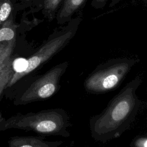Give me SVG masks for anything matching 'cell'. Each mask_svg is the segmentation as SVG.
I'll use <instances>...</instances> for the list:
<instances>
[{"instance_id":"cell-3","label":"cell","mask_w":147,"mask_h":147,"mask_svg":"<svg viewBox=\"0 0 147 147\" xmlns=\"http://www.w3.org/2000/svg\"><path fill=\"white\" fill-rule=\"evenodd\" d=\"M136 63L135 59L124 57L111 59L98 65L84 80L85 90L99 94L116 89Z\"/></svg>"},{"instance_id":"cell-14","label":"cell","mask_w":147,"mask_h":147,"mask_svg":"<svg viewBox=\"0 0 147 147\" xmlns=\"http://www.w3.org/2000/svg\"><path fill=\"white\" fill-rule=\"evenodd\" d=\"M97 2H100V3H102V2H103L104 1H105L106 0H95Z\"/></svg>"},{"instance_id":"cell-4","label":"cell","mask_w":147,"mask_h":147,"mask_svg":"<svg viewBox=\"0 0 147 147\" xmlns=\"http://www.w3.org/2000/svg\"><path fill=\"white\" fill-rule=\"evenodd\" d=\"M79 24L80 20L78 18L72 20L62 30L50 36L48 40L26 60V68L22 71L15 72L13 74L7 88L14 86L21 79L41 67L63 49L75 36Z\"/></svg>"},{"instance_id":"cell-12","label":"cell","mask_w":147,"mask_h":147,"mask_svg":"<svg viewBox=\"0 0 147 147\" xmlns=\"http://www.w3.org/2000/svg\"><path fill=\"white\" fill-rule=\"evenodd\" d=\"M12 10L10 0H0V24L1 26L8 19Z\"/></svg>"},{"instance_id":"cell-9","label":"cell","mask_w":147,"mask_h":147,"mask_svg":"<svg viewBox=\"0 0 147 147\" xmlns=\"http://www.w3.org/2000/svg\"><path fill=\"white\" fill-rule=\"evenodd\" d=\"M16 45V38L0 42V72L7 60L12 56Z\"/></svg>"},{"instance_id":"cell-8","label":"cell","mask_w":147,"mask_h":147,"mask_svg":"<svg viewBox=\"0 0 147 147\" xmlns=\"http://www.w3.org/2000/svg\"><path fill=\"white\" fill-rule=\"evenodd\" d=\"M14 59L12 56L7 60L0 72V99L4 90H6L7 85L15 72L13 67Z\"/></svg>"},{"instance_id":"cell-17","label":"cell","mask_w":147,"mask_h":147,"mask_svg":"<svg viewBox=\"0 0 147 147\" xmlns=\"http://www.w3.org/2000/svg\"><path fill=\"white\" fill-rule=\"evenodd\" d=\"M26 1H29V0H26Z\"/></svg>"},{"instance_id":"cell-11","label":"cell","mask_w":147,"mask_h":147,"mask_svg":"<svg viewBox=\"0 0 147 147\" xmlns=\"http://www.w3.org/2000/svg\"><path fill=\"white\" fill-rule=\"evenodd\" d=\"M63 0H44V10L46 16L52 20L54 18L55 12Z\"/></svg>"},{"instance_id":"cell-13","label":"cell","mask_w":147,"mask_h":147,"mask_svg":"<svg viewBox=\"0 0 147 147\" xmlns=\"http://www.w3.org/2000/svg\"><path fill=\"white\" fill-rule=\"evenodd\" d=\"M130 147H147V137L145 135L137 136L134 138Z\"/></svg>"},{"instance_id":"cell-5","label":"cell","mask_w":147,"mask_h":147,"mask_svg":"<svg viewBox=\"0 0 147 147\" xmlns=\"http://www.w3.org/2000/svg\"><path fill=\"white\" fill-rule=\"evenodd\" d=\"M68 65V61H64L55 65L45 74L37 77L17 92L14 97V105H25L47 100L52 97L59 91L61 78L65 72Z\"/></svg>"},{"instance_id":"cell-18","label":"cell","mask_w":147,"mask_h":147,"mask_svg":"<svg viewBox=\"0 0 147 147\" xmlns=\"http://www.w3.org/2000/svg\"><path fill=\"white\" fill-rule=\"evenodd\" d=\"M1 26V24H0V26Z\"/></svg>"},{"instance_id":"cell-6","label":"cell","mask_w":147,"mask_h":147,"mask_svg":"<svg viewBox=\"0 0 147 147\" xmlns=\"http://www.w3.org/2000/svg\"><path fill=\"white\" fill-rule=\"evenodd\" d=\"M62 141H47L45 136H14L7 141V147H59Z\"/></svg>"},{"instance_id":"cell-2","label":"cell","mask_w":147,"mask_h":147,"mask_svg":"<svg viewBox=\"0 0 147 147\" xmlns=\"http://www.w3.org/2000/svg\"><path fill=\"white\" fill-rule=\"evenodd\" d=\"M70 118L61 108L49 109L37 112L17 114L0 119V131L20 129L33 131L43 136L69 137Z\"/></svg>"},{"instance_id":"cell-10","label":"cell","mask_w":147,"mask_h":147,"mask_svg":"<svg viewBox=\"0 0 147 147\" xmlns=\"http://www.w3.org/2000/svg\"><path fill=\"white\" fill-rule=\"evenodd\" d=\"M16 26L14 24L12 19L4 22L0 28V42L9 41L16 38Z\"/></svg>"},{"instance_id":"cell-1","label":"cell","mask_w":147,"mask_h":147,"mask_svg":"<svg viewBox=\"0 0 147 147\" xmlns=\"http://www.w3.org/2000/svg\"><path fill=\"white\" fill-rule=\"evenodd\" d=\"M137 75L120 90L99 114L89 120L91 137L105 144L120 137L131 127L142 108L137 90L142 83Z\"/></svg>"},{"instance_id":"cell-16","label":"cell","mask_w":147,"mask_h":147,"mask_svg":"<svg viewBox=\"0 0 147 147\" xmlns=\"http://www.w3.org/2000/svg\"><path fill=\"white\" fill-rule=\"evenodd\" d=\"M2 117V115H1V114H0V119H1Z\"/></svg>"},{"instance_id":"cell-7","label":"cell","mask_w":147,"mask_h":147,"mask_svg":"<svg viewBox=\"0 0 147 147\" xmlns=\"http://www.w3.org/2000/svg\"><path fill=\"white\" fill-rule=\"evenodd\" d=\"M86 0H65L63 5L57 15L58 24H63L69 21L72 15L84 2Z\"/></svg>"},{"instance_id":"cell-15","label":"cell","mask_w":147,"mask_h":147,"mask_svg":"<svg viewBox=\"0 0 147 147\" xmlns=\"http://www.w3.org/2000/svg\"><path fill=\"white\" fill-rule=\"evenodd\" d=\"M65 147H72V146H71V145H70V146H65Z\"/></svg>"}]
</instances>
